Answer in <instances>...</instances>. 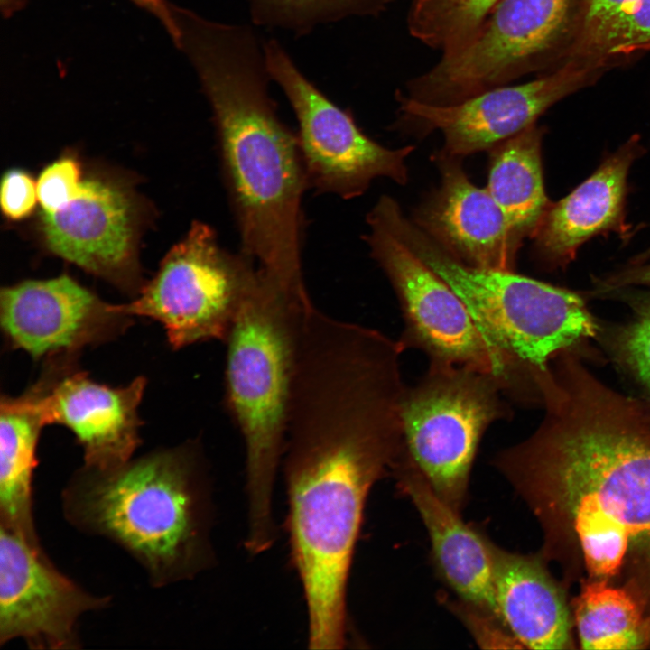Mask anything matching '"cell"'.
<instances>
[{"instance_id":"1","label":"cell","mask_w":650,"mask_h":650,"mask_svg":"<svg viewBox=\"0 0 650 650\" xmlns=\"http://www.w3.org/2000/svg\"><path fill=\"white\" fill-rule=\"evenodd\" d=\"M540 394L539 429L492 463L547 524L571 525L593 576L610 577L630 550H650V414L571 365Z\"/></svg>"},{"instance_id":"2","label":"cell","mask_w":650,"mask_h":650,"mask_svg":"<svg viewBox=\"0 0 650 650\" xmlns=\"http://www.w3.org/2000/svg\"><path fill=\"white\" fill-rule=\"evenodd\" d=\"M404 453L401 411L374 391L329 385L291 404L281 464L311 649L348 643V580L366 501Z\"/></svg>"},{"instance_id":"3","label":"cell","mask_w":650,"mask_h":650,"mask_svg":"<svg viewBox=\"0 0 650 650\" xmlns=\"http://www.w3.org/2000/svg\"><path fill=\"white\" fill-rule=\"evenodd\" d=\"M178 48L212 110L241 251L297 299L310 301L302 263L308 184L297 135L269 92L264 42L250 25L190 13L181 23Z\"/></svg>"},{"instance_id":"4","label":"cell","mask_w":650,"mask_h":650,"mask_svg":"<svg viewBox=\"0 0 650 650\" xmlns=\"http://www.w3.org/2000/svg\"><path fill=\"white\" fill-rule=\"evenodd\" d=\"M61 506L71 526L132 556L153 587L193 579L214 562L211 488L195 444L112 469L83 466L65 485Z\"/></svg>"},{"instance_id":"5","label":"cell","mask_w":650,"mask_h":650,"mask_svg":"<svg viewBox=\"0 0 650 650\" xmlns=\"http://www.w3.org/2000/svg\"><path fill=\"white\" fill-rule=\"evenodd\" d=\"M305 304L258 266L226 341L224 401L246 454V543L275 540L272 500L282 462Z\"/></svg>"},{"instance_id":"6","label":"cell","mask_w":650,"mask_h":650,"mask_svg":"<svg viewBox=\"0 0 650 650\" xmlns=\"http://www.w3.org/2000/svg\"><path fill=\"white\" fill-rule=\"evenodd\" d=\"M394 233L462 299L485 333L532 368L595 334L597 325L576 293L511 270L463 264L406 218Z\"/></svg>"},{"instance_id":"7","label":"cell","mask_w":650,"mask_h":650,"mask_svg":"<svg viewBox=\"0 0 650 650\" xmlns=\"http://www.w3.org/2000/svg\"><path fill=\"white\" fill-rule=\"evenodd\" d=\"M506 395L496 376L440 362H430L419 382L405 390L404 456L434 492L460 514L485 432L512 415Z\"/></svg>"},{"instance_id":"8","label":"cell","mask_w":650,"mask_h":650,"mask_svg":"<svg viewBox=\"0 0 650 650\" xmlns=\"http://www.w3.org/2000/svg\"><path fill=\"white\" fill-rule=\"evenodd\" d=\"M366 240L399 300L403 348H417L430 362L469 367L498 377L519 398L528 367L499 348L481 329L462 299L381 220L368 213Z\"/></svg>"},{"instance_id":"9","label":"cell","mask_w":650,"mask_h":650,"mask_svg":"<svg viewBox=\"0 0 650 650\" xmlns=\"http://www.w3.org/2000/svg\"><path fill=\"white\" fill-rule=\"evenodd\" d=\"M257 269L242 251L223 247L209 225L194 221L153 278L123 305L132 317L160 322L173 348L209 340L226 343Z\"/></svg>"},{"instance_id":"10","label":"cell","mask_w":650,"mask_h":650,"mask_svg":"<svg viewBox=\"0 0 650 650\" xmlns=\"http://www.w3.org/2000/svg\"><path fill=\"white\" fill-rule=\"evenodd\" d=\"M267 70L283 92L296 120L308 188L348 200L376 178L404 184L413 146L391 150L367 136L349 110L333 102L298 68L276 39L264 42Z\"/></svg>"},{"instance_id":"11","label":"cell","mask_w":650,"mask_h":650,"mask_svg":"<svg viewBox=\"0 0 650 650\" xmlns=\"http://www.w3.org/2000/svg\"><path fill=\"white\" fill-rule=\"evenodd\" d=\"M111 600L58 570L42 547L0 526L1 646L22 639L31 649H79L80 618Z\"/></svg>"},{"instance_id":"12","label":"cell","mask_w":650,"mask_h":650,"mask_svg":"<svg viewBox=\"0 0 650 650\" xmlns=\"http://www.w3.org/2000/svg\"><path fill=\"white\" fill-rule=\"evenodd\" d=\"M123 304H110L69 275L3 288L0 320L11 345L34 358L72 354L111 339L129 325Z\"/></svg>"},{"instance_id":"13","label":"cell","mask_w":650,"mask_h":650,"mask_svg":"<svg viewBox=\"0 0 650 650\" xmlns=\"http://www.w3.org/2000/svg\"><path fill=\"white\" fill-rule=\"evenodd\" d=\"M582 70L566 66L539 79L495 87L449 105L410 98L399 90L396 99L404 119L426 130H440L444 152L460 158L492 149L531 125L551 106L583 82Z\"/></svg>"},{"instance_id":"14","label":"cell","mask_w":650,"mask_h":650,"mask_svg":"<svg viewBox=\"0 0 650 650\" xmlns=\"http://www.w3.org/2000/svg\"><path fill=\"white\" fill-rule=\"evenodd\" d=\"M68 361L57 357L39 380L45 424H60L74 433L83 466L107 470L125 464L141 443L138 406L145 379L111 387L69 368Z\"/></svg>"},{"instance_id":"15","label":"cell","mask_w":650,"mask_h":650,"mask_svg":"<svg viewBox=\"0 0 650 650\" xmlns=\"http://www.w3.org/2000/svg\"><path fill=\"white\" fill-rule=\"evenodd\" d=\"M42 231L57 255L124 288L135 285L134 204L115 183L83 180L68 203L42 212Z\"/></svg>"},{"instance_id":"16","label":"cell","mask_w":650,"mask_h":650,"mask_svg":"<svg viewBox=\"0 0 650 650\" xmlns=\"http://www.w3.org/2000/svg\"><path fill=\"white\" fill-rule=\"evenodd\" d=\"M459 158H437L441 185L416 213V225L463 264L513 271L521 244L487 188L474 185Z\"/></svg>"},{"instance_id":"17","label":"cell","mask_w":650,"mask_h":650,"mask_svg":"<svg viewBox=\"0 0 650 650\" xmlns=\"http://www.w3.org/2000/svg\"><path fill=\"white\" fill-rule=\"evenodd\" d=\"M427 531L435 569L458 600L501 618L495 596L490 540L464 522L404 455L393 470Z\"/></svg>"},{"instance_id":"18","label":"cell","mask_w":650,"mask_h":650,"mask_svg":"<svg viewBox=\"0 0 650 650\" xmlns=\"http://www.w3.org/2000/svg\"><path fill=\"white\" fill-rule=\"evenodd\" d=\"M640 152L631 138L570 194L550 205L534 235L539 254L564 265L592 237L621 222L629 168Z\"/></svg>"},{"instance_id":"19","label":"cell","mask_w":650,"mask_h":650,"mask_svg":"<svg viewBox=\"0 0 650 650\" xmlns=\"http://www.w3.org/2000/svg\"><path fill=\"white\" fill-rule=\"evenodd\" d=\"M490 556L500 617L521 647L566 648L571 642L568 609L541 564L492 542Z\"/></svg>"},{"instance_id":"20","label":"cell","mask_w":650,"mask_h":650,"mask_svg":"<svg viewBox=\"0 0 650 650\" xmlns=\"http://www.w3.org/2000/svg\"><path fill=\"white\" fill-rule=\"evenodd\" d=\"M37 382L18 397L2 396L0 404V526L41 547L32 510L36 450L45 426Z\"/></svg>"},{"instance_id":"21","label":"cell","mask_w":650,"mask_h":650,"mask_svg":"<svg viewBox=\"0 0 650 650\" xmlns=\"http://www.w3.org/2000/svg\"><path fill=\"white\" fill-rule=\"evenodd\" d=\"M542 129L534 125L492 148L486 187L521 244L533 237L550 204L542 166Z\"/></svg>"},{"instance_id":"22","label":"cell","mask_w":650,"mask_h":650,"mask_svg":"<svg viewBox=\"0 0 650 650\" xmlns=\"http://www.w3.org/2000/svg\"><path fill=\"white\" fill-rule=\"evenodd\" d=\"M580 643L587 650H635L647 644L641 610L629 593L597 581L586 585L575 608Z\"/></svg>"},{"instance_id":"23","label":"cell","mask_w":650,"mask_h":650,"mask_svg":"<svg viewBox=\"0 0 650 650\" xmlns=\"http://www.w3.org/2000/svg\"><path fill=\"white\" fill-rule=\"evenodd\" d=\"M499 0H412L407 29L412 37L451 54L467 45Z\"/></svg>"},{"instance_id":"24","label":"cell","mask_w":650,"mask_h":650,"mask_svg":"<svg viewBox=\"0 0 650 650\" xmlns=\"http://www.w3.org/2000/svg\"><path fill=\"white\" fill-rule=\"evenodd\" d=\"M252 23L296 36L351 17H376L391 0H245Z\"/></svg>"},{"instance_id":"25","label":"cell","mask_w":650,"mask_h":650,"mask_svg":"<svg viewBox=\"0 0 650 650\" xmlns=\"http://www.w3.org/2000/svg\"><path fill=\"white\" fill-rule=\"evenodd\" d=\"M82 181L79 163L73 158H60L45 167L37 181L42 212H53L68 203Z\"/></svg>"},{"instance_id":"26","label":"cell","mask_w":650,"mask_h":650,"mask_svg":"<svg viewBox=\"0 0 650 650\" xmlns=\"http://www.w3.org/2000/svg\"><path fill=\"white\" fill-rule=\"evenodd\" d=\"M619 348L630 369L650 390V301L621 332Z\"/></svg>"},{"instance_id":"27","label":"cell","mask_w":650,"mask_h":650,"mask_svg":"<svg viewBox=\"0 0 650 650\" xmlns=\"http://www.w3.org/2000/svg\"><path fill=\"white\" fill-rule=\"evenodd\" d=\"M451 608L482 647L521 646L496 616L460 600L452 602Z\"/></svg>"},{"instance_id":"28","label":"cell","mask_w":650,"mask_h":650,"mask_svg":"<svg viewBox=\"0 0 650 650\" xmlns=\"http://www.w3.org/2000/svg\"><path fill=\"white\" fill-rule=\"evenodd\" d=\"M38 200L37 182L20 169L7 171L2 178L0 204L3 214L10 220L28 218Z\"/></svg>"},{"instance_id":"29","label":"cell","mask_w":650,"mask_h":650,"mask_svg":"<svg viewBox=\"0 0 650 650\" xmlns=\"http://www.w3.org/2000/svg\"><path fill=\"white\" fill-rule=\"evenodd\" d=\"M650 42V0H640L635 10L613 26L598 47L609 53H622L626 49Z\"/></svg>"},{"instance_id":"30","label":"cell","mask_w":650,"mask_h":650,"mask_svg":"<svg viewBox=\"0 0 650 650\" xmlns=\"http://www.w3.org/2000/svg\"><path fill=\"white\" fill-rule=\"evenodd\" d=\"M640 0H589L584 16L588 43L599 46L605 34L627 17Z\"/></svg>"},{"instance_id":"31","label":"cell","mask_w":650,"mask_h":650,"mask_svg":"<svg viewBox=\"0 0 650 650\" xmlns=\"http://www.w3.org/2000/svg\"><path fill=\"white\" fill-rule=\"evenodd\" d=\"M138 7L153 15L163 25L173 43L178 36L173 5L167 0H129Z\"/></svg>"},{"instance_id":"32","label":"cell","mask_w":650,"mask_h":650,"mask_svg":"<svg viewBox=\"0 0 650 650\" xmlns=\"http://www.w3.org/2000/svg\"><path fill=\"white\" fill-rule=\"evenodd\" d=\"M611 284H643L650 286V264L633 267L610 279Z\"/></svg>"},{"instance_id":"33","label":"cell","mask_w":650,"mask_h":650,"mask_svg":"<svg viewBox=\"0 0 650 650\" xmlns=\"http://www.w3.org/2000/svg\"><path fill=\"white\" fill-rule=\"evenodd\" d=\"M648 50H650V42L637 44V45L632 46L630 48H627L624 51L623 53H629V52L636 51H648Z\"/></svg>"},{"instance_id":"34","label":"cell","mask_w":650,"mask_h":650,"mask_svg":"<svg viewBox=\"0 0 650 650\" xmlns=\"http://www.w3.org/2000/svg\"><path fill=\"white\" fill-rule=\"evenodd\" d=\"M649 255H650V250H649V251H647V252H646V253L645 254V255H644V256H645V257H646V256H649Z\"/></svg>"}]
</instances>
